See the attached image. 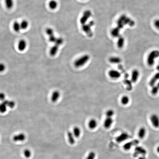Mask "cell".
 Segmentation results:
<instances>
[{
	"instance_id": "cell-12",
	"label": "cell",
	"mask_w": 159,
	"mask_h": 159,
	"mask_svg": "<svg viewBox=\"0 0 159 159\" xmlns=\"http://www.w3.org/2000/svg\"><path fill=\"white\" fill-rule=\"evenodd\" d=\"M61 93L58 90L53 91L51 96V100L53 102H56L59 100L61 96Z\"/></svg>"
},
{
	"instance_id": "cell-1",
	"label": "cell",
	"mask_w": 159,
	"mask_h": 159,
	"mask_svg": "<svg viewBox=\"0 0 159 159\" xmlns=\"http://www.w3.org/2000/svg\"><path fill=\"white\" fill-rule=\"evenodd\" d=\"M134 21L130 18L127 17L125 15L120 16L117 21V27L119 29H122L126 25L128 24L130 26H133L134 25Z\"/></svg>"
},
{
	"instance_id": "cell-5",
	"label": "cell",
	"mask_w": 159,
	"mask_h": 159,
	"mask_svg": "<svg viewBox=\"0 0 159 159\" xmlns=\"http://www.w3.org/2000/svg\"><path fill=\"white\" fill-rule=\"evenodd\" d=\"M108 75L110 78L118 79L121 76V73L119 71L115 69H111L108 72Z\"/></svg>"
},
{
	"instance_id": "cell-41",
	"label": "cell",
	"mask_w": 159,
	"mask_h": 159,
	"mask_svg": "<svg viewBox=\"0 0 159 159\" xmlns=\"http://www.w3.org/2000/svg\"><path fill=\"white\" fill-rule=\"evenodd\" d=\"M6 69V66L4 63H0V72L4 71Z\"/></svg>"
},
{
	"instance_id": "cell-16",
	"label": "cell",
	"mask_w": 159,
	"mask_h": 159,
	"mask_svg": "<svg viewBox=\"0 0 159 159\" xmlns=\"http://www.w3.org/2000/svg\"><path fill=\"white\" fill-rule=\"evenodd\" d=\"M27 44L26 41L24 40H21L20 41L18 44V48L20 51H23L26 49Z\"/></svg>"
},
{
	"instance_id": "cell-42",
	"label": "cell",
	"mask_w": 159,
	"mask_h": 159,
	"mask_svg": "<svg viewBox=\"0 0 159 159\" xmlns=\"http://www.w3.org/2000/svg\"><path fill=\"white\" fill-rule=\"evenodd\" d=\"M139 159H146V156L144 155H141L139 158Z\"/></svg>"
},
{
	"instance_id": "cell-2",
	"label": "cell",
	"mask_w": 159,
	"mask_h": 159,
	"mask_svg": "<svg viewBox=\"0 0 159 159\" xmlns=\"http://www.w3.org/2000/svg\"><path fill=\"white\" fill-rule=\"evenodd\" d=\"M90 59V57L89 55L86 54L82 56L75 60L74 63V66L77 68L83 66L87 63Z\"/></svg>"
},
{
	"instance_id": "cell-35",
	"label": "cell",
	"mask_w": 159,
	"mask_h": 159,
	"mask_svg": "<svg viewBox=\"0 0 159 159\" xmlns=\"http://www.w3.org/2000/svg\"><path fill=\"white\" fill-rule=\"evenodd\" d=\"M96 158V154L93 151L90 152L88 153L86 159H95Z\"/></svg>"
},
{
	"instance_id": "cell-14",
	"label": "cell",
	"mask_w": 159,
	"mask_h": 159,
	"mask_svg": "<svg viewBox=\"0 0 159 159\" xmlns=\"http://www.w3.org/2000/svg\"><path fill=\"white\" fill-rule=\"evenodd\" d=\"M139 143V141L138 140H134L129 142L126 143L123 146V148L126 150H128L130 149L132 146L137 145Z\"/></svg>"
},
{
	"instance_id": "cell-6",
	"label": "cell",
	"mask_w": 159,
	"mask_h": 159,
	"mask_svg": "<svg viewBox=\"0 0 159 159\" xmlns=\"http://www.w3.org/2000/svg\"><path fill=\"white\" fill-rule=\"evenodd\" d=\"M146 154V150L143 147L140 146H137L135 147V152L134 154V157H137L139 155L145 156Z\"/></svg>"
},
{
	"instance_id": "cell-11",
	"label": "cell",
	"mask_w": 159,
	"mask_h": 159,
	"mask_svg": "<svg viewBox=\"0 0 159 159\" xmlns=\"http://www.w3.org/2000/svg\"><path fill=\"white\" fill-rule=\"evenodd\" d=\"M114 120L113 118H108L106 117L104 120V127L106 129H108L111 127L114 123Z\"/></svg>"
},
{
	"instance_id": "cell-34",
	"label": "cell",
	"mask_w": 159,
	"mask_h": 159,
	"mask_svg": "<svg viewBox=\"0 0 159 159\" xmlns=\"http://www.w3.org/2000/svg\"><path fill=\"white\" fill-rule=\"evenodd\" d=\"M20 24L21 29H27L29 26V23L27 20H23Z\"/></svg>"
},
{
	"instance_id": "cell-40",
	"label": "cell",
	"mask_w": 159,
	"mask_h": 159,
	"mask_svg": "<svg viewBox=\"0 0 159 159\" xmlns=\"http://www.w3.org/2000/svg\"><path fill=\"white\" fill-rule=\"evenodd\" d=\"M6 98V95H5V94L4 93H0V101L2 102L4 101L5 99Z\"/></svg>"
},
{
	"instance_id": "cell-19",
	"label": "cell",
	"mask_w": 159,
	"mask_h": 159,
	"mask_svg": "<svg viewBox=\"0 0 159 159\" xmlns=\"http://www.w3.org/2000/svg\"><path fill=\"white\" fill-rule=\"evenodd\" d=\"M159 80V72L156 73L154 76L152 78L151 80L149 82V84L150 86L153 87L154 86L156 82Z\"/></svg>"
},
{
	"instance_id": "cell-13",
	"label": "cell",
	"mask_w": 159,
	"mask_h": 159,
	"mask_svg": "<svg viewBox=\"0 0 159 159\" xmlns=\"http://www.w3.org/2000/svg\"><path fill=\"white\" fill-rule=\"evenodd\" d=\"M98 125V122L96 119L94 118L90 119L88 123V127L91 130H94L96 129Z\"/></svg>"
},
{
	"instance_id": "cell-43",
	"label": "cell",
	"mask_w": 159,
	"mask_h": 159,
	"mask_svg": "<svg viewBox=\"0 0 159 159\" xmlns=\"http://www.w3.org/2000/svg\"><path fill=\"white\" fill-rule=\"evenodd\" d=\"M157 151L159 153V146H158L157 148Z\"/></svg>"
},
{
	"instance_id": "cell-30",
	"label": "cell",
	"mask_w": 159,
	"mask_h": 159,
	"mask_svg": "<svg viewBox=\"0 0 159 159\" xmlns=\"http://www.w3.org/2000/svg\"><path fill=\"white\" fill-rule=\"evenodd\" d=\"M5 4L7 8L11 9L13 6V0H5Z\"/></svg>"
},
{
	"instance_id": "cell-20",
	"label": "cell",
	"mask_w": 159,
	"mask_h": 159,
	"mask_svg": "<svg viewBox=\"0 0 159 159\" xmlns=\"http://www.w3.org/2000/svg\"><path fill=\"white\" fill-rule=\"evenodd\" d=\"M109 61L110 63L112 64H118L121 62L122 59L119 57L113 56L109 58Z\"/></svg>"
},
{
	"instance_id": "cell-17",
	"label": "cell",
	"mask_w": 159,
	"mask_h": 159,
	"mask_svg": "<svg viewBox=\"0 0 159 159\" xmlns=\"http://www.w3.org/2000/svg\"><path fill=\"white\" fill-rule=\"evenodd\" d=\"M67 137L69 142L71 145H73L76 142L75 137L72 131H69L67 133Z\"/></svg>"
},
{
	"instance_id": "cell-23",
	"label": "cell",
	"mask_w": 159,
	"mask_h": 159,
	"mask_svg": "<svg viewBox=\"0 0 159 159\" xmlns=\"http://www.w3.org/2000/svg\"><path fill=\"white\" fill-rule=\"evenodd\" d=\"M120 29L117 27L111 30L110 33L112 36L113 37H118L120 36Z\"/></svg>"
},
{
	"instance_id": "cell-44",
	"label": "cell",
	"mask_w": 159,
	"mask_h": 159,
	"mask_svg": "<svg viewBox=\"0 0 159 159\" xmlns=\"http://www.w3.org/2000/svg\"><path fill=\"white\" fill-rule=\"evenodd\" d=\"M157 69L158 71H159V65L157 67Z\"/></svg>"
},
{
	"instance_id": "cell-18",
	"label": "cell",
	"mask_w": 159,
	"mask_h": 159,
	"mask_svg": "<svg viewBox=\"0 0 159 159\" xmlns=\"http://www.w3.org/2000/svg\"><path fill=\"white\" fill-rule=\"evenodd\" d=\"M73 133L75 138H77L80 137L82 133V130L80 127L78 126H74L73 129Z\"/></svg>"
},
{
	"instance_id": "cell-8",
	"label": "cell",
	"mask_w": 159,
	"mask_h": 159,
	"mask_svg": "<svg viewBox=\"0 0 159 159\" xmlns=\"http://www.w3.org/2000/svg\"><path fill=\"white\" fill-rule=\"evenodd\" d=\"M129 137V135L126 132H123L118 135L116 138L117 142L119 143H122L128 139Z\"/></svg>"
},
{
	"instance_id": "cell-36",
	"label": "cell",
	"mask_w": 159,
	"mask_h": 159,
	"mask_svg": "<svg viewBox=\"0 0 159 159\" xmlns=\"http://www.w3.org/2000/svg\"><path fill=\"white\" fill-rule=\"evenodd\" d=\"M46 33L49 36L54 35V31L53 29L51 28H48L46 30Z\"/></svg>"
},
{
	"instance_id": "cell-29",
	"label": "cell",
	"mask_w": 159,
	"mask_h": 159,
	"mask_svg": "<svg viewBox=\"0 0 159 159\" xmlns=\"http://www.w3.org/2000/svg\"><path fill=\"white\" fill-rule=\"evenodd\" d=\"M13 28L14 31L16 32H19L21 29L20 24L17 21H15L13 24Z\"/></svg>"
},
{
	"instance_id": "cell-21",
	"label": "cell",
	"mask_w": 159,
	"mask_h": 159,
	"mask_svg": "<svg viewBox=\"0 0 159 159\" xmlns=\"http://www.w3.org/2000/svg\"><path fill=\"white\" fill-rule=\"evenodd\" d=\"M125 40L124 38L121 36H120L118 37L117 41V45L118 47L119 48H122L123 47L125 44Z\"/></svg>"
},
{
	"instance_id": "cell-28",
	"label": "cell",
	"mask_w": 159,
	"mask_h": 159,
	"mask_svg": "<svg viewBox=\"0 0 159 159\" xmlns=\"http://www.w3.org/2000/svg\"><path fill=\"white\" fill-rule=\"evenodd\" d=\"M114 114H115V112L114 110L112 109H108L105 112V115L106 116V117L113 118Z\"/></svg>"
},
{
	"instance_id": "cell-3",
	"label": "cell",
	"mask_w": 159,
	"mask_h": 159,
	"mask_svg": "<svg viewBox=\"0 0 159 159\" xmlns=\"http://www.w3.org/2000/svg\"><path fill=\"white\" fill-rule=\"evenodd\" d=\"M159 57V51L154 50L150 52L147 59V62L150 66H153L155 63V59Z\"/></svg>"
},
{
	"instance_id": "cell-22",
	"label": "cell",
	"mask_w": 159,
	"mask_h": 159,
	"mask_svg": "<svg viewBox=\"0 0 159 159\" xmlns=\"http://www.w3.org/2000/svg\"><path fill=\"white\" fill-rule=\"evenodd\" d=\"M59 46L55 44L50 50V54L52 56H54L57 54L58 49H59Z\"/></svg>"
},
{
	"instance_id": "cell-24",
	"label": "cell",
	"mask_w": 159,
	"mask_h": 159,
	"mask_svg": "<svg viewBox=\"0 0 159 159\" xmlns=\"http://www.w3.org/2000/svg\"><path fill=\"white\" fill-rule=\"evenodd\" d=\"M8 107L5 100L2 101L1 103H0V112L1 113H5L7 111Z\"/></svg>"
},
{
	"instance_id": "cell-27",
	"label": "cell",
	"mask_w": 159,
	"mask_h": 159,
	"mask_svg": "<svg viewBox=\"0 0 159 159\" xmlns=\"http://www.w3.org/2000/svg\"><path fill=\"white\" fill-rule=\"evenodd\" d=\"M146 133V131L145 128L143 127H141L139 129V131L138 132V136L140 139H142L145 137Z\"/></svg>"
},
{
	"instance_id": "cell-25",
	"label": "cell",
	"mask_w": 159,
	"mask_h": 159,
	"mask_svg": "<svg viewBox=\"0 0 159 159\" xmlns=\"http://www.w3.org/2000/svg\"><path fill=\"white\" fill-rule=\"evenodd\" d=\"M130 102V98L127 95H123L120 99V102L124 105H126L129 104Z\"/></svg>"
},
{
	"instance_id": "cell-10",
	"label": "cell",
	"mask_w": 159,
	"mask_h": 159,
	"mask_svg": "<svg viewBox=\"0 0 159 159\" xmlns=\"http://www.w3.org/2000/svg\"><path fill=\"white\" fill-rule=\"evenodd\" d=\"M91 27L88 24H85L82 26V29L84 32L86 33L89 37H91L93 36V33L91 30Z\"/></svg>"
},
{
	"instance_id": "cell-9",
	"label": "cell",
	"mask_w": 159,
	"mask_h": 159,
	"mask_svg": "<svg viewBox=\"0 0 159 159\" xmlns=\"http://www.w3.org/2000/svg\"><path fill=\"white\" fill-rule=\"evenodd\" d=\"M151 122L153 126L155 128L159 127V117L156 114H153L150 118Z\"/></svg>"
},
{
	"instance_id": "cell-4",
	"label": "cell",
	"mask_w": 159,
	"mask_h": 159,
	"mask_svg": "<svg viewBox=\"0 0 159 159\" xmlns=\"http://www.w3.org/2000/svg\"><path fill=\"white\" fill-rule=\"evenodd\" d=\"M92 15L91 12L90 10H86L84 11L82 16L80 19V23L82 25L85 24L87 23L88 19H89Z\"/></svg>"
},
{
	"instance_id": "cell-39",
	"label": "cell",
	"mask_w": 159,
	"mask_h": 159,
	"mask_svg": "<svg viewBox=\"0 0 159 159\" xmlns=\"http://www.w3.org/2000/svg\"><path fill=\"white\" fill-rule=\"evenodd\" d=\"M154 24L155 27L159 30V19H157L154 21Z\"/></svg>"
},
{
	"instance_id": "cell-37",
	"label": "cell",
	"mask_w": 159,
	"mask_h": 159,
	"mask_svg": "<svg viewBox=\"0 0 159 159\" xmlns=\"http://www.w3.org/2000/svg\"><path fill=\"white\" fill-rule=\"evenodd\" d=\"M63 42V40L62 38H57V40L55 42V44L58 45L59 46H60L62 44Z\"/></svg>"
},
{
	"instance_id": "cell-7",
	"label": "cell",
	"mask_w": 159,
	"mask_h": 159,
	"mask_svg": "<svg viewBox=\"0 0 159 159\" xmlns=\"http://www.w3.org/2000/svg\"><path fill=\"white\" fill-rule=\"evenodd\" d=\"M26 138V135L24 133H20L14 135L13 140L15 142H20L24 141Z\"/></svg>"
},
{
	"instance_id": "cell-38",
	"label": "cell",
	"mask_w": 159,
	"mask_h": 159,
	"mask_svg": "<svg viewBox=\"0 0 159 159\" xmlns=\"http://www.w3.org/2000/svg\"><path fill=\"white\" fill-rule=\"evenodd\" d=\"M57 38L55 36L54 34L51 35L50 36H49V41L51 42L55 43V42L57 40Z\"/></svg>"
},
{
	"instance_id": "cell-15",
	"label": "cell",
	"mask_w": 159,
	"mask_h": 159,
	"mask_svg": "<svg viewBox=\"0 0 159 159\" xmlns=\"http://www.w3.org/2000/svg\"><path fill=\"white\" fill-rule=\"evenodd\" d=\"M140 75V73L138 70L135 69L132 71L131 74V80L133 82H136L138 80Z\"/></svg>"
},
{
	"instance_id": "cell-32",
	"label": "cell",
	"mask_w": 159,
	"mask_h": 159,
	"mask_svg": "<svg viewBox=\"0 0 159 159\" xmlns=\"http://www.w3.org/2000/svg\"><path fill=\"white\" fill-rule=\"evenodd\" d=\"M159 90V81L155 86H153L151 90V93L153 95H156L157 94Z\"/></svg>"
},
{
	"instance_id": "cell-31",
	"label": "cell",
	"mask_w": 159,
	"mask_h": 159,
	"mask_svg": "<svg viewBox=\"0 0 159 159\" xmlns=\"http://www.w3.org/2000/svg\"><path fill=\"white\" fill-rule=\"evenodd\" d=\"M24 155L26 158H30L32 155V152L29 149H25L23 151Z\"/></svg>"
},
{
	"instance_id": "cell-33",
	"label": "cell",
	"mask_w": 159,
	"mask_h": 159,
	"mask_svg": "<svg viewBox=\"0 0 159 159\" xmlns=\"http://www.w3.org/2000/svg\"><path fill=\"white\" fill-rule=\"evenodd\" d=\"M8 107L10 108H13L15 106V102L12 100H5Z\"/></svg>"
},
{
	"instance_id": "cell-26",
	"label": "cell",
	"mask_w": 159,
	"mask_h": 159,
	"mask_svg": "<svg viewBox=\"0 0 159 159\" xmlns=\"http://www.w3.org/2000/svg\"><path fill=\"white\" fill-rule=\"evenodd\" d=\"M58 6L57 2L55 0H51L49 3V6L52 10H55L57 8Z\"/></svg>"
}]
</instances>
